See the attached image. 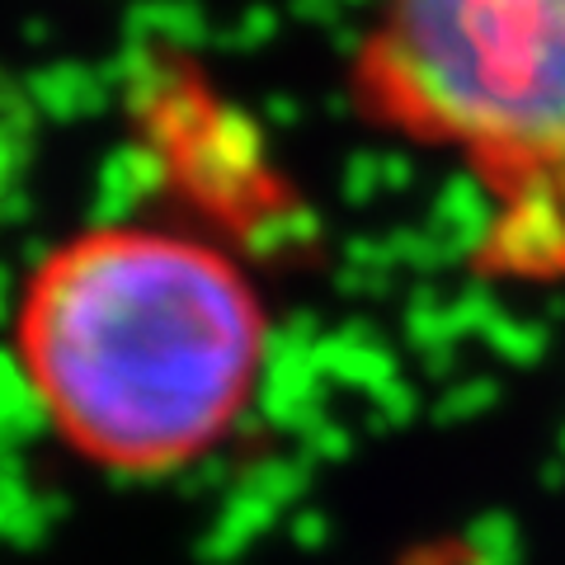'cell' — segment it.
Listing matches in <instances>:
<instances>
[{
  "label": "cell",
  "mask_w": 565,
  "mask_h": 565,
  "mask_svg": "<svg viewBox=\"0 0 565 565\" xmlns=\"http://www.w3.org/2000/svg\"><path fill=\"white\" fill-rule=\"evenodd\" d=\"M349 85L367 122L471 174L523 274L565 269V0H377Z\"/></svg>",
  "instance_id": "7a4b0ae2"
},
{
  "label": "cell",
  "mask_w": 565,
  "mask_h": 565,
  "mask_svg": "<svg viewBox=\"0 0 565 565\" xmlns=\"http://www.w3.org/2000/svg\"><path fill=\"white\" fill-rule=\"evenodd\" d=\"M14 359L76 457L114 476H166L203 462L245 419L269 316L217 245L104 222L52 245L29 274Z\"/></svg>",
  "instance_id": "6da1fadb"
}]
</instances>
